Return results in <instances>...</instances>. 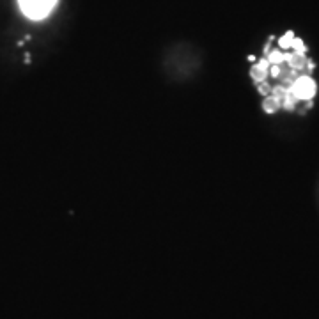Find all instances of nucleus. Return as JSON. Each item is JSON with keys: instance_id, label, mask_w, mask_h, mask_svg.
I'll return each instance as SVG.
<instances>
[{"instance_id": "1", "label": "nucleus", "mask_w": 319, "mask_h": 319, "mask_svg": "<svg viewBox=\"0 0 319 319\" xmlns=\"http://www.w3.org/2000/svg\"><path fill=\"white\" fill-rule=\"evenodd\" d=\"M57 0H20L23 15L32 20H43L53 11Z\"/></svg>"}, {"instance_id": "2", "label": "nucleus", "mask_w": 319, "mask_h": 319, "mask_svg": "<svg viewBox=\"0 0 319 319\" xmlns=\"http://www.w3.org/2000/svg\"><path fill=\"white\" fill-rule=\"evenodd\" d=\"M293 94H294V98H298V99L312 98L315 94V83L312 82V78H308V76H301V78L294 83Z\"/></svg>"}, {"instance_id": "3", "label": "nucleus", "mask_w": 319, "mask_h": 319, "mask_svg": "<svg viewBox=\"0 0 319 319\" xmlns=\"http://www.w3.org/2000/svg\"><path fill=\"white\" fill-rule=\"evenodd\" d=\"M277 105H278V103L275 101V99H268V101L264 103V109H266L268 112H273V110L277 109Z\"/></svg>"}]
</instances>
